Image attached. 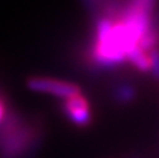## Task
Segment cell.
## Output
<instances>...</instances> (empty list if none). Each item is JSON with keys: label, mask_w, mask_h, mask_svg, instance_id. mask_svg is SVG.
I'll return each mask as SVG.
<instances>
[{"label": "cell", "mask_w": 159, "mask_h": 158, "mask_svg": "<svg viewBox=\"0 0 159 158\" xmlns=\"http://www.w3.org/2000/svg\"><path fill=\"white\" fill-rule=\"evenodd\" d=\"M39 142V130L11 114L0 125V148L4 158H21Z\"/></svg>", "instance_id": "obj_1"}, {"label": "cell", "mask_w": 159, "mask_h": 158, "mask_svg": "<svg viewBox=\"0 0 159 158\" xmlns=\"http://www.w3.org/2000/svg\"><path fill=\"white\" fill-rule=\"evenodd\" d=\"M27 86L32 91L46 92V94H52L56 95V97H61L64 100L81 92V90H80L77 84L70 83V81L48 78V77H32L28 80Z\"/></svg>", "instance_id": "obj_2"}, {"label": "cell", "mask_w": 159, "mask_h": 158, "mask_svg": "<svg viewBox=\"0 0 159 158\" xmlns=\"http://www.w3.org/2000/svg\"><path fill=\"white\" fill-rule=\"evenodd\" d=\"M64 114L77 126H87L91 120V109L87 98L80 92L64 100Z\"/></svg>", "instance_id": "obj_3"}, {"label": "cell", "mask_w": 159, "mask_h": 158, "mask_svg": "<svg viewBox=\"0 0 159 158\" xmlns=\"http://www.w3.org/2000/svg\"><path fill=\"white\" fill-rule=\"evenodd\" d=\"M4 118H6V108H4V104H3V101L0 100V125L3 123Z\"/></svg>", "instance_id": "obj_4"}]
</instances>
